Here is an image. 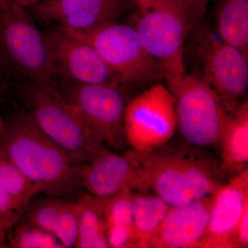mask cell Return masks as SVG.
<instances>
[{
  "instance_id": "22",
  "label": "cell",
  "mask_w": 248,
  "mask_h": 248,
  "mask_svg": "<svg viewBox=\"0 0 248 248\" xmlns=\"http://www.w3.org/2000/svg\"><path fill=\"white\" fill-rule=\"evenodd\" d=\"M35 196L19 221L52 233L60 210L68 199L48 195L35 198Z\"/></svg>"
},
{
  "instance_id": "15",
  "label": "cell",
  "mask_w": 248,
  "mask_h": 248,
  "mask_svg": "<svg viewBox=\"0 0 248 248\" xmlns=\"http://www.w3.org/2000/svg\"><path fill=\"white\" fill-rule=\"evenodd\" d=\"M214 195L180 206H170L150 248H201Z\"/></svg>"
},
{
  "instance_id": "16",
  "label": "cell",
  "mask_w": 248,
  "mask_h": 248,
  "mask_svg": "<svg viewBox=\"0 0 248 248\" xmlns=\"http://www.w3.org/2000/svg\"><path fill=\"white\" fill-rule=\"evenodd\" d=\"M40 194L0 150V232L6 233L16 226Z\"/></svg>"
},
{
  "instance_id": "28",
  "label": "cell",
  "mask_w": 248,
  "mask_h": 248,
  "mask_svg": "<svg viewBox=\"0 0 248 248\" xmlns=\"http://www.w3.org/2000/svg\"><path fill=\"white\" fill-rule=\"evenodd\" d=\"M14 1L24 6V7L29 8L34 6V5L39 4V3L42 2L45 0H14Z\"/></svg>"
},
{
  "instance_id": "7",
  "label": "cell",
  "mask_w": 248,
  "mask_h": 248,
  "mask_svg": "<svg viewBox=\"0 0 248 248\" xmlns=\"http://www.w3.org/2000/svg\"><path fill=\"white\" fill-rule=\"evenodd\" d=\"M171 93L178 128L188 144L202 148L219 144L229 112L213 88L187 74Z\"/></svg>"
},
{
  "instance_id": "29",
  "label": "cell",
  "mask_w": 248,
  "mask_h": 248,
  "mask_svg": "<svg viewBox=\"0 0 248 248\" xmlns=\"http://www.w3.org/2000/svg\"><path fill=\"white\" fill-rule=\"evenodd\" d=\"M7 247V244L6 243V233L0 232V248Z\"/></svg>"
},
{
  "instance_id": "26",
  "label": "cell",
  "mask_w": 248,
  "mask_h": 248,
  "mask_svg": "<svg viewBox=\"0 0 248 248\" xmlns=\"http://www.w3.org/2000/svg\"><path fill=\"white\" fill-rule=\"evenodd\" d=\"M248 247V206L245 209L244 214L236 227L234 233V248Z\"/></svg>"
},
{
  "instance_id": "19",
  "label": "cell",
  "mask_w": 248,
  "mask_h": 248,
  "mask_svg": "<svg viewBox=\"0 0 248 248\" xmlns=\"http://www.w3.org/2000/svg\"><path fill=\"white\" fill-rule=\"evenodd\" d=\"M217 34L248 57V0H215Z\"/></svg>"
},
{
  "instance_id": "10",
  "label": "cell",
  "mask_w": 248,
  "mask_h": 248,
  "mask_svg": "<svg viewBox=\"0 0 248 248\" xmlns=\"http://www.w3.org/2000/svg\"><path fill=\"white\" fill-rule=\"evenodd\" d=\"M44 35L49 68L57 81L122 84L92 46L60 27Z\"/></svg>"
},
{
  "instance_id": "2",
  "label": "cell",
  "mask_w": 248,
  "mask_h": 248,
  "mask_svg": "<svg viewBox=\"0 0 248 248\" xmlns=\"http://www.w3.org/2000/svg\"><path fill=\"white\" fill-rule=\"evenodd\" d=\"M124 155L138 169L148 190L170 206H180L214 195L224 185L217 162L203 148L164 146L149 150L131 149Z\"/></svg>"
},
{
  "instance_id": "4",
  "label": "cell",
  "mask_w": 248,
  "mask_h": 248,
  "mask_svg": "<svg viewBox=\"0 0 248 248\" xmlns=\"http://www.w3.org/2000/svg\"><path fill=\"white\" fill-rule=\"evenodd\" d=\"M27 8L0 0V67L16 80L59 91L49 68L45 35Z\"/></svg>"
},
{
  "instance_id": "8",
  "label": "cell",
  "mask_w": 248,
  "mask_h": 248,
  "mask_svg": "<svg viewBox=\"0 0 248 248\" xmlns=\"http://www.w3.org/2000/svg\"><path fill=\"white\" fill-rule=\"evenodd\" d=\"M58 84L62 95L104 146L116 151L124 149L128 145L124 130L126 104L119 86L65 81Z\"/></svg>"
},
{
  "instance_id": "14",
  "label": "cell",
  "mask_w": 248,
  "mask_h": 248,
  "mask_svg": "<svg viewBox=\"0 0 248 248\" xmlns=\"http://www.w3.org/2000/svg\"><path fill=\"white\" fill-rule=\"evenodd\" d=\"M248 206V170L240 171L214 195L201 248H234V233Z\"/></svg>"
},
{
  "instance_id": "31",
  "label": "cell",
  "mask_w": 248,
  "mask_h": 248,
  "mask_svg": "<svg viewBox=\"0 0 248 248\" xmlns=\"http://www.w3.org/2000/svg\"><path fill=\"white\" fill-rule=\"evenodd\" d=\"M3 124H4V121L2 120L1 115H0V135H1V130H2Z\"/></svg>"
},
{
  "instance_id": "9",
  "label": "cell",
  "mask_w": 248,
  "mask_h": 248,
  "mask_svg": "<svg viewBox=\"0 0 248 248\" xmlns=\"http://www.w3.org/2000/svg\"><path fill=\"white\" fill-rule=\"evenodd\" d=\"M177 127L175 99L169 88L155 84L125 107L124 130L127 144L149 151L169 143Z\"/></svg>"
},
{
  "instance_id": "13",
  "label": "cell",
  "mask_w": 248,
  "mask_h": 248,
  "mask_svg": "<svg viewBox=\"0 0 248 248\" xmlns=\"http://www.w3.org/2000/svg\"><path fill=\"white\" fill-rule=\"evenodd\" d=\"M79 174L83 190L97 198L122 192H149L132 161L125 155L107 148L89 162L79 164Z\"/></svg>"
},
{
  "instance_id": "17",
  "label": "cell",
  "mask_w": 248,
  "mask_h": 248,
  "mask_svg": "<svg viewBox=\"0 0 248 248\" xmlns=\"http://www.w3.org/2000/svg\"><path fill=\"white\" fill-rule=\"evenodd\" d=\"M136 192H122L101 199L109 247L137 248L133 213Z\"/></svg>"
},
{
  "instance_id": "23",
  "label": "cell",
  "mask_w": 248,
  "mask_h": 248,
  "mask_svg": "<svg viewBox=\"0 0 248 248\" xmlns=\"http://www.w3.org/2000/svg\"><path fill=\"white\" fill-rule=\"evenodd\" d=\"M12 228L14 231L9 236L8 248H64L52 233L26 222L19 221Z\"/></svg>"
},
{
  "instance_id": "11",
  "label": "cell",
  "mask_w": 248,
  "mask_h": 248,
  "mask_svg": "<svg viewBox=\"0 0 248 248\" xmlns=\"http://www.w3.org/2000/svg\"><path fill=\"white\" fill-rule=\"evenodd\" d=\"M197 46L203 66V79L213 88L227 111L233 112L248 89V57L207 29L199 32Z\"/></svg>"
},
{
  "instance_id": "21",
  "label": "cell",
  "mask_w": 248,
  "mask_h": 248,
  "mask_svg": "<svg viewBox=\"0 0 248 248\" xmlns=\"http://www.w3.org/2000/svg\"><path fill=\"white\" fill-rule=\"evenodd\" d=\"M170 205L156 195L136 192L133 213L137 248H150V244L159 229Z\"/></svg>"
},
{
  "instance_id": "30",
  "label": "cell",
  "mask_w": 248,
  "mask_h": 248,
  "mask_svg": "<svg viewBox=\"0 0 248 248\" xmlns=\"http://www.w3.org/2000/svg\"><path fill=\"white\" fill-rule=\"evenodd\" d=\"M4 84H3L2 79L0 78V98L2 97L3 92H4Z\"/></svg>"
},
{
  "instance_id": "6",
  "label": "cell",
  "mask_w": 248,
  "mask_h": 248,
  "mask_svg": "<svg viewBox=\"0 0 248 248\" xmlns=\"http://www.w3.org/2000/svg\"><path fill=\"white\" fill-rule=\"evenodd\" d=\"M61 29L92 46L122 84L141 86L164 79L162 66L147 51L131 25L110 20L83 30Z\"/></svg>"
},
{
  "instance_id": "24",
  "label": "cell",
  "mask_w": 248,
  "mask_h": 248,
  "mask_svg": "<svg viewBox=\"0 0 248 248\" xmlns=\"http://www.w3.org/2000/svg\"><path fill=\"white\" fill-rule=\"evenodd\" d=\"M78 205L76 200H68L63 205L52 234L64 248L75 247L78 228Z\"/></svg>"
},
{
  "instance_id": "18",
  "label": "cell",
  "mask_w": 248,
  "mask_h": 248,
  "mask_svg": "<svg viewBox=\"0 0 248 248\" xmlns=\"http://www.w3.org/2000/svg\"><path fill=\"white\" fill-rule=\"evenodd\" d=\"M221 149L220 169L224 172L247 169L248 163V103L240 104L229 112L222 133L219 144Z\"/></svg>"
},
{
  "instance_id": "3",
  "label": "cell",
  "mask_w": 248,
  "mask_h": 248,
  "mask_svg": "<svg viewBox=\"0 0 248 248\" xmlns=\"http://www.w3.org/2000/svg\"><path fill=\"white\" fill-rule=\"evenodd\" d=\"M15 94L39 128L77 164H85L107 149L60 91L17 80Z\"/></svg>"
},
{
  "instance_id": "12",
  "label": "cell",
  "mask_w": 248,
  "mask_h": 248,
  "mask_svg": "<svg viewBox=\"0 0 248 248\" xmlns=\"http://www.w3.org/2000/svg\"><path fill=\"white\" fill-rule=\"evenodd\" d=\"M135 7L130 0H45L27 9L41 22L83 30L115 20Z\"/></svg>"
},
{
  "instance_id": "25",
  "label": "cell",
  "mask_w": 248,
  "mask_h": 248,
  "mask_svg": "<svg viewBox=\"0 0 248 248\" xmlns=\"http://www.w3.org/2000/svg\"><path fill=\"white\" fill-rule=\"evenodd\" d=\"M210 0H184L191 29L200 27L203 22Z\"/></svg>"
},
{
  "instance_id": "5",
  "label": "cell",
  "mask_w": 248,
  "mask_h": 248,
  "mask_svg": "<svg viewBox=\"0 0 248 248\" xmlns=\"http://www.w3.org/2000/svg\"><path fill=\"white\" fill-rule=\"evenodd\" d=\"M133 25L142 45L163 67L170 92L187 73L184 45L190 24L184 0H160L133 16Z\"/></svg>"
},
{
  "instance_id": "27",
  "label": "cell",
  "mask_w": 248,
  "mask_h": 248,
  "mask_svg": "<svg viewBox=\"0 0 248 248\" xmlns=\"http://www.w3.org/2000/svg\"><path fill=\"white\" fill-rule=\"evenodd\" d=\"M138 11H144L151 7L160 0H130Z\"/></svg>"
},
{
  "instance_id": "20",
  "label": "cell",
  "mask_w": 248,
  "mask_h": 248,
  "mask_svg": "<svg viewBox=\"0 0 248 248\" xmlns=\"http://www.w3.org/2000/svg\"><path fill=\"white\" fill-rule=\"evenodd\" d=\"M78 205L77 248H109L100 198L84 192L76 200Z\"/></svg>"
},
{
  "instance_id": "1",
  "label": "cell",
  "mask_w": 248,
  "mask_h": 248,
  "mask_svg": "<svg viewBox=\"0 0 248 248\" xmlns=\"http://www.w3.org/2000/svg\"><path fill=\"white\" fill-rule=\"evenodd\" d=\"M0 150L40 194L75 200L81 193L79 164L39 128L25 109L4 122Z\"/></svg>"
}]
</instances>
